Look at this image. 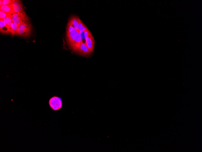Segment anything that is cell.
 <instances>
[{
    "label": "cell",
    "instance_id": "1",
    "mask_svg": "<svg viewBox=\"0 0 202 152\" xmlns=\"http://www.w3.org/2000/svg\"><path fill=\"white\" fill-rule=\"evenodd\" d=\"M31 33V25L29 21L22 23L18 26V35L26 37L30 35Z\"/></svg>",
    "mask_w": 202,
    "mask_h": 152
},
{
    "label": "cell",
    "instance_id": "2",
    "mask_svg": "<svg viewBox=\"0 0 202 152\" xmlns=\"http://www.w3.org/2000/svg\"><path fill=\"white\" fill-rule=\"evenodd\" d=\"M12 21L18 26L20 24L29 21V18L24 11L14 13L12 17Z\"/></svg>",
    "mask_w": 202,
    "mask_h": 152
},
{
    "label": "cell",
    "instance_id": "3",
    "mask_svg": "<svg viewBox=\"0 0 202 152\" xmlns=\"http://www.w3.org/2000/svg\"><path fill=\"white\" fill-rule=\"evenodd\" d=\"M50 107L54 111L60 110L63 106L62 100L59 97L54 96L51 98L49 101Z\"/></svg>",
    "mask_w": 202,
    "mask_h": 152
},
{
    "label": "cell",
    "instance_id": "4",
    "mask_svg": "<svg viewBox=\"0 0 202 152\" xmlns=\"http://www.w3.org/2000/svg\"><path fill=\"white\" fill-rule=\"evenodd\" d=\"M82 42L80 34L79 31H77L76 37L69 46L71 47L73 51L76 52Z\"/></svg>",
    "mask_w": 202,
    "mask_h": 152
},
{
    "label": "cell",
    "instance_id": "5",
    "mask_svg": "<svg viewBox=\"0 0 202 152\" xmlns=\"http://www.w3.org/2000/svg\"><path fill=\"white\" fill-rule=\"evenodd\" d=\"M76 52L79 55L86 57L90 56L92 53L88 49L86 44L83 43V42H82Z\"/></svg>",
    "mask_w": 202,
    "mask_h": 152
},
{
    "label": "cell",
    "instance_id": "6",
    "mask_svg": "<svg viewBox=\"0 0 202 152\" xmlns=\"http://www.w3.org/2000/svg\"><path fill=\"white\" fill-rule=\"evenodd\" d=\"M95 40L94 38L91 33L88 36L86 40L85 44L88 49L91 52H93L94 50L95 46Z\"/></svg>",
    "mask_w": 202,
    "mask_h": 152
},
{
    "label": "cell",
    "instance_id": "7",
    "mask_svg": "<svg viewBox=\"0 0 202 152\" xmlns=\"http://www.w3.org/2000/svg\"><path fill=\"white\" fill-rule=\"evenodd\" d=\"M0 31L3 34L11 35L10 27L3 20H0Z\"/></svg>",
    "mask_w": 202,
    "mask_h": 152
},
{
    "label": "cell",
    "instance_id": "8",
    "mask_svg": "<svg viewBox=\"0 0 202 152\" xmlns=\"http://www.w3.org/2000/svg\"><path fill=\"white\" fill-rule=\"evenodd\" d=\"M0 11L5 13L7 16H13V14L15 13L13 11L12 4L6 6H2L0 7Z\"/></svg>",
    "mask_w": 202,
    "mask_h": 152
},
{
    "label": "cell",
    "instance_id": "9",
    "mask_svg": "<svg viewBox=\"0 0 202 152\" xmlns=\"http://www.w3.org/2000/svg\"><path fill=\"white\" fill-rule=\"evenodd\" d=\"M12 4L13 11L15 13L24 11V9L20 1L15 0Z\"/></svg>",
    "mask_w": 202,
    "mask_h": 152
},
{
    "label": "cell",
    "instance_id": "10",
    "mask_svg": "<svg viewBox=\"0 0 202 152\" xmlns=\"http://www.w3.org/2000/svg\"><path fill=\"white\" fill-rule=\"evenodd\" d=\"M78 19L79 18L77 17L73 16L70 18L69 21L71 22L75 29L79 32Z\"/></svg>",
    "mask_w": 202,
    "mask_h": 152
},
{
    "label": "cell",
    "instance_id": "11",
    "mask_svg": "<svg viewBox=\"0 0 202 152\" xmlns=\"http://www.w3.org/2000/svg\"><path fill=\"white\" fill-rule=\"evenodd\" d=\"M11 35H17L18 31V26L14 23L12 22L10 27Z\"/></svg>",
    "mask_w": 202,
    "mask_h": 152
},
{
    "label": "cell",
    "instance_id": "12",
    "mask_svg": "<svg viewBox=\"0 0 202 152\" xmlns=\"http://www.w3.org/2000/svg\"><path fill=\"white\" fill-rule=\"evenodd\" d=\"M79 31L80 34L81 33L84 32L87 30H88V28L84 24L80 19L79 18Z\"/></svg>",
    "mask_w": 202,
    "mask_h": 152
},
{
    "label": "cell",
    "instance_id": "13",
    "mask_svg": "<svg viewBox=\"0 0 202 152\" xmlns=\"http://www.w3.org/2000/svg\"><path fill=\"white\" fill-rule=\"evenodd\" d=\"M76 30L75 29L71 22L69 21L67 26L66 33H73L76 32Z\"/></svg>",
    "mask_w": 202,
    "mask_h": 152
},
{
    "label": "cell",
    "instance_id": "14",
    "mask_svg": "<svg viewBox=\"0 0 202 152\" xmlns=\"http://www.w3.org/2000/svg\"><path fill=\"white\" fill-rule=\"evenodd\" d=\"M12 16H8L5 18L3 20L9 27H10L11 24L13 22L12 19Z\"/></svg>",
    "mask_w": 202,
    "mask_h": 152
},
{
    "label": "cell",
    "instance_id": "15",
    "mask_svg": "<svg viewBox=\"0 0 202 152\" xmlns=\"http://www.w3.org/2000/svg\"><path fill=\"white\" fill-rule=\"evenodd\" d=\"M15 0H2V5L6 6L12 4Z\"/></svg>",
    "mask_w": 202,
    "mask_h": 152
},
{
    "label": "cell",
    "instance_id": "16",
    "mask_svg": "<svg viewBox=\"0 0 202 152\" xmlns=\"http://www.w3.org/2000/svg\"><path fill=\"white\" fill-rule=\"evenodd\" d=\"M7 16V14L1 11H0V20H3Z\"/></svg>",
    "mask_w": 202,
    "mask_h": 152
},
{
    "label": "cell",
    "instance_id": "17",
    "mask_svg": "<svg viewBox=\"0 0 202 152\" xmlns=\"http://www.w3.org/2000/svg\"><path fill=\"white\" fill-rule=\"evenodd\" d=\"M91 33V32L89 30H87L84 32V37L85 40H86L88 36Z\"/></svg>",
    "mask_w": 202,
    "mask_h": 152
},
{
    "label": "cell",
    "instance_id": "18",
    "mask_svg": "<svg viewBox=\"0 0 202 152\" xmlns=\"http://www.w3.org/2000/svg\"><path fill=\"white\" fill-rule=\"evenodd\" d=\"M2 6V1L1 0L0 1V6Z\"/></svg>",
    "mask_w": 202,
    "mask_h": 152
}]
</instances>
